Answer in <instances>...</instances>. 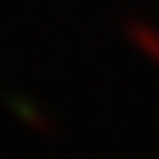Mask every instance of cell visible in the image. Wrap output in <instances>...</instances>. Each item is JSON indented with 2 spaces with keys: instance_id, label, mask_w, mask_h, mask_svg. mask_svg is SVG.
Masks as SVG:
<instances>
[{
  "instance_id": "7a4b0ae2",
  "label": "cell",
  "mask_w": 159,
  "mask_h": 159,
  "mask_svg": "<svg viewBox=\"0 0 159 159\" xmlns=\"http://www.w3.org/2000/svg\"><path fill=\"white\" fill-rule=\"evenodd\" d=\"M13 115L22 119L27 128H35V133H49V128H53V124H49V115L40 111L35 102H27V97H13Z\"/></svg>"
},
{
  "instance_id": "6da1fadb",
  "label": "cell",
  "mask_w": 159,
  "mask_h": 159,
  "mask_svg": "<svg viewBox=\"0 0 159 159\" xmlns=\"http://www.w3.org/2000/svg\"><path fill=\"white\" fill-rule=\"evenodd\" d=\"M124 35H128V44L142 53L146 62H155V66H159V27L142 22V18H128V22H124Z\"/></svg>"
}]
</instances>
